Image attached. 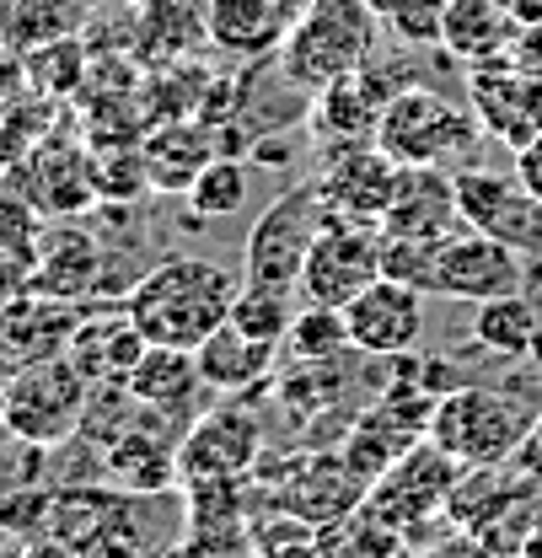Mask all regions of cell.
I'll return each mask as SVG.
<instances>
[{
	"label": "cell",
	"instance_id": "cell-18",
	"mask_svg": "<svg viewBox=\"0 0 542 558\" xmlns=\"http://www.w3.org/2000/svg\"><path fill=\"white\" fill-rule=\"evenodd\" d=\"M382 231L419 236V242H446L451 231H462L451 167H404L398 194H393V205L382 215Z\"/></svg>",
	"mask_w": 542,
	"mask_h": 558
},
{
	"label": "cell",
	"instance_id": "cell-25",
	"mask_svg": "<svg viewBox=\"0 0 542 558\" xmlns=\"http://www.w3.org/2000/svg\"><path fill=\"white\" fill-rule=\"evenodd\" d=\"M97 269H103V253L86 231L75 226H60L44 236V253H38V275H33V290L55 295V301H75L97 284Z\"/></svg>",
	"mask_w": 542,
	"mask_h": 558
},
{
	"label": "cell",
	"instance_id": "cell-3",
	"mask_svg": "<svg viewBox=\"0 0 542 558\" xmlns=\"http://www.w3.org/2000/svg\"><path fill=\"white\" fill-rule=\"evenodd\" d=\"M538 409L542 403L510 392V387L462 381V387H451V392L435 398L430 440L446 446L462 468H494V462H510L516 457V446L527 440Z\"/></svg>",
	"mask_w": 542,
	"mask_h": 558
},
{
	"label": "cell",
	"instance_id": "cell-29",
	"mask_svg": "<svg viewBox=\"0 0 542 558\" xmlns=\"http://www.w3.org/2000/svg\"><path fill=\"white\" fill-rule=\"evenodd\" d=\"M81 27V0H11V44L16 49H44V44H60V38H75Z\"/></svg>",
	"mask_w": 542,
	"mask_h": 558
},
{
	"label": "cell",
	"instance_id": "cell-39",
	"mask_svg": "<svg viewBox=\"0 0 542 558\" xmlns=\"http://www.w3.org/2000/svg\"><path fill=\"white\" fill-rule=\"evenodd\" d=\"M365 5H371V11H376V16H382V22H393V16H398V11H404L408 0H365Z\"/></svg>",
	"mask_w": 542,
	"mask_h": 558
},
{
	"label": "cell",
	"instance_id": "cell-36",
	"mask_svg": "<svg viewBox=\"0 0 542 558\" xmlns=\"http://www.w3.org/2000/svg\"><path fill=\"white\" fill-rule=\"evenodd\" d=\"M510 156H516V167H510V172H516V178H521V183L542 199V135L527 140V145H521V150H510Z\"/></svg>",
	"mask_w": 542,
	"mask_h": 558
},
{
	"label": "cell",
	"instance_id": "cell-9",
	"mask_svg": "<svg viewBox=\"0 0 542 558\" xmlns=\"http://www.w3.org/2000/svg\"><path fill=\"white\" fill-rule=\"evenodd\" d=\"M398 178H404V167L376 140H328L323 172L312 183H317V199H323L328 215L382 226V215L398 194Z\"/></svg>",
	"mask_w": 542,
	"mask_h": 558
},
{
	"label": "cell",
	"instance_id": "cell-31",
	"mask_svg": "<svg viewBox=\"0 0 542 558\" xmlns=\"http://www.w3.org/2000/svg\"><path fill=\"white\" fill-rule=\"evenodd\" d=\"M285 344L296 360H339L349 349V323H344V306H317L306 301L285 333Z\"/></svg>",
	"mask_w": 542,
	"mask_h": 558
},
{
	"label": "cell",
	"instance_id": "cell-8",
	"mask_svg": "<svg viewBox=\"0 0 542 558\" xmlns=\"http://www.w3.org/2000/svg\"><path fill=\"white\" fill-rule=\"evenodd\" d=\"M451 183H457L462 226H473V231L527 253V258L542 253V199L521 178H505V172H489L478 161H462V167H451Z\"/></svg>",
	"mask_w": 542,
	"mask_h": 558
},
{
	"label": "cell",
	"instance_id": "cell-20",
	"mask_svg": "<svg viewBox=\"0 0 542 558\" xmlns=\"http://www.w3.org/2000/svg\"><path fill=\"white\" fill-rule=\"evenodd\" d=\"M124 387L135 392L145 409L189 424V414H194V403H200V392H204V376H200L194 349L145 344V354L135 360V371L124 376Z\"/></svg>",
	"mask_w": 542,
	"mask_h": 558
},
{
	"label": "cell",
	"instance_id": "cell-13",
	"mask_svg": "<svg viewBox=\"0 0 542 558\" xmlns=\"http://www.w3.org/2000/svg\"><path fill=\"white\" fill-rule=\"evenodd\" d=\"M404 86H413V70L404 60H365L360 70H349L317 92L312 124L323 130V140H376L382 113L393 108Z\"/></svg>",
	"mask_w": 542,
	"mask_h": 558
},
{
	"label": "cell",
	"instance_id": "cell-41",
	"mask_svg": "<svg viewBox=\"0 0 542 558\" xmlns=\"http://www.w3.org/2000/svg\"><path fill=\"white\" fill-rule=\"evenodd\" d=\"M0 558H16V548H11V543H0Z\"/></svg>",
	"mask_w": 542,
	"mask_h": 558
},
{
	"label": "cell",
	"instance_id": "cell-16",
	"mask_svg": "<svg viewBox=\"0 0 542 558\" xmlns=\"http://www.w3.org/2000/svg\"><path fill=\"white\" fill-rule=\"evenodd\" d=\"M167 424H178V418L145 409L124 435H113L103 446V478L124 494H140V499H156L172 484H183V473H178V440L183 435H172Z\"/></svg>",
	"mask_w": 542,
	"mask_h": 558
},
{
	"label": "cell",
	"instance_id": "cell-1",
	"mask_svg": "<svg viewBox=\"0 0 542 558\" xmlns=\"http://www.w3.org/2000/svg\"><path fill=\"white\" fill-rule=\"evenodd\" d=\"M242 279L215 258H161L150 275L135 279L124 312L135 317V328L150 344H178L200 349L220 323H231V301H237Z\"/></svg>",
	"mask_w": 542,
	"mask_h": 558
},
{
	"label": "cell",
	"instance_id": "cell-15",
	"mask_svg": "<svg viewBox=\"0 0 542 558\" xmlns=\"http://www.w3.org/2000/svg\"><path fill=\"white\" fill-rule=\"evenodd\" d=\"M344 323H349V349H360V354H376V360L413 354L424 339V290L387 275L371 279L344 306Z\"/></svg>",
	"mask_w": 542,
	"mask_h": 558
},
{
	"label": "cell",
	"instance_id": "cell-26",
	"mask_svg": "<svg viewBox=\"0 0 542 558\" xmlns=\"http://www.w3.org/2000/svg\"><path fill=\"white\" fill-rule=\"evenodd\" d=\"M473 344L483 354H505V360H521L542 344V312L527 290L516 295H494V301H478L473 312Z\"/></svg>",
	"mask_w": 542,
	"mask_h": 558
},
{
	"label": "cell",
	"instance_id": "cell-32",
	"mask_svg": "<svg viewBox=\"0 0 542 558\" xmlns=\"http://www.w3.org/2000/svg\"><path fill=\"white\" fill-rule=\"evenodd\" d=\"M135 499L140 494H124V505L75 548L81 558H145L150 554V543H145V521H140V510H135Z\"/></svg>",
	"mask_w": 542,
	"mask_h": 558
},
{
	"label": "cell",
	"instance_id": "cell-5",
	"mask_svg": "<svg viewBox=\"0 0 542 558\" xmlns=\"http://www.w3.org/2000/svg\"><path fill=\"white\" fill-rule=\"evenodd\" d=\"M86 398H92V381L70 365V354H44V360H27L5 376V409L0 424L16 429L22 440L33 446H65L81 435V414H86Z\"/></svg>",
	"mask_w": 542,
	"mask_h": 558
},
{
	"label": "cell",
	"instance_id": "cell-40",
	"mask_svg": "<svg viewBox=\"0 0 542 558\" xmlns=\"http://www.w3.org/2000/svg\"><path fill=\"white\" fill-rule=\"evenodd\" d=\"M521 558H542V521L532 526V537H527V548H521Z\"/></svg>",
	"mask_w": 542,
	"mask_h": 558
},
{
	"label": "cell",
	"instance_id": "cell-27",
	"mask_svg": "<svg viewBox=\"0 0 542 558\" xmlns=\"http://www.w3.org/2000/svg\"><path fill=\"white\" fill-rule=\"evenodd\" d=\"M124 505V488H103V484H65L55 488V505H49V532L65 537L70 548H81L113 510Z\"/></svg>",
	"mask_w": 542,
	"mask_h": 558
},
{
	"label": "cell",
	"instance_id": "cell-35",
	"mask_svg": "<svg viewBox=\"0 0 542 558\" xmlns=\"http://www.w3.org/2000/svg\"><path fill=\"white\" fill-rule=\"evenodd\" d=\"M424 558H505V554H494V548H489L478 532H462V526H457L446 543H435V548H430Z\"/></svg>",
	"mask_w": 542,
	"mask_h": 558
},
{
	"label": "cell",
	"instance_id": "cell-37",
	"mask_svg": "<svg viewBox=\"0 0 542 558\" xmlns=\"http://www.w3.org/2000/svg\"><path fill=\"white\" fill-rule=\"evenodd\" d=\"M527 478H538L542 484V409H538V418H532V429H527V440L516 446V457H510Z\"/></svg>",
	"mask_w": 542,
	"mask_h": 558
},
{
	"label": "cell",
	"instance_id": "cell-38",
	"mask_svg": "<svg viewBox=\"0 0 542 558\" xmlns=\"http://www.w3.org/2000/svg\"><path fill=\"white\" fill-rule=\"evenodd\" d=\"M16 558H81V554L70 548L65 537L44 532V537H27V543H16Z\"/></svg>",
	"mask_w": 542,
	"mask_h": 558
},
{
	"label": "cell",
	"instance_id": "cell-33",
	"mask_svg": "<svg viewBox=\"0 0 542 558\" xmlns=\"http://www.w3.org/2000/svg\"><path fill=\"white\" fill-rule=\"evenodd\" d=\"M435 253H441V242H419V236L382 231V275L404 279V284L424 290V295H435Z\"/></svg>",
	"mask_w": 542,
	"mask_h": 558
},
{
	"label": "cell",
	"instance_id": "cell-23",
	"mask_svg": "<svg viewBox=\"0 0 542 558\" xmlns=\"http://www.w3.org/2000/svg\"><path fill=\"white\" fill-rule=\"evenodd\" d=\"M140 156H145V178L156 194H189L200 167L215 156V135L204 119H172L140 140Z\"/></svg>",
	"mask_w": 542,
	"mask_h": 558
},
{
	"label": "cell",
	"instance_id": "cell-34",
	"mask_svg": "<svg viewBox=\"0 0 542 558\" xmlns=\"http://www.w3.org/2000/svg\"><path fill=\"white\" fill-rule=\"evenodd\" d=\"M49 505H55V488L44 484H22V488H0V537H44L49 532Z\"/></svg>",
	"mask_w": 542,
	"mask_h": 558
},
{
	"label": "cell",
	"instance_id": "cell-11",
	"mask_svg": "<svg viewBox=\"0 0 542 558\" xmlns=\"http://www.w3.org/2000/svg\"><path fill=\"white\" fill-rule=\"evenodd\" d=\"M468 108L478 130L499 140L505 150H521L542 135V70H527L521 60H489L468 75Z\"/></svg>",
	"mask_w": 542,
	"mask_h": 558
},
{
	"label": "cell",
	"instance_id": "cell-10",
	"mask_svg": "<svg viewBox=\"0 0 542 558\" xmlns=\"http://www.w3.org/2000/svg\"><path fill=\"white\" fill-rule=\"evenodd\" d=\"M371 279H382V226L323 215V231L301 269V295L317 306H349Z\"/></svg>",
	"mask_w": 542,
	"mask_h": 558
},
{
	"label": "cell",
	"instance_id": "cell-7",
	"mask_svg": "<svg viewBox=\"0 0 542 558\" xmlns=\"http://www.w3.org/2000/svg\"><path fill=\"white\" fill-rule=\"evenodd\" d=\"M457 478H462V462L424 435L419 446H408L404 457L371 484L365 510L376 521H387V526H424V521L446 515V499H451Z\"/></svg>",
	"mask_w": 542,
	"mask_h": 558
},
{
	"label": "cell",
	"instance_id": "cell-30",
	"mask_svg": "<svg viewBox=\"0 0 542 558\" xmlns=\"http://www.w3.org/2000/svg\"><path fill=\"white\" fill-rule=\"evenodd\" d=\"M296 312H290V290H274V284H253L242 279L237 301H231V328H242L248 339H264V344H285Z\"/></svg>",
	"mask_w": 542,
	"mask_h": 558
},
{
	"label": "cell",
	"instance_id": "cell-17",
	"mask_svg": "<svg viewBox=\"0 0 542 558\" xmlns=\"http://www.w3.org/2000/svg\"><path fill=\"white\" fill-rule=\"evenodd\" d=\"M365 494H371V484L349 468V457L344 451H323V457H306V468L285 484L279 505L296 521H306L312 532H328V526H339L349 515H360Z\"/></svg>",
	"mask_w": 542,
	"mask_h": 558
},
{
	"label": "cell",
	"instance_id": "cell-28",
	"mask_svg": "<svg viewBox=\"0 0 542 558\" xmlns=\"http://www.w3.org/2000/svg\"><path fill=\"white\" fill-rule=\"evenodd\" d=\"M183 199H189V209H194L200 220L237 215V209L248 205V161H237V156H209Z\"/></svg>",
	"mask_w": 542,
	"mask_h": 558
},
{
	"label": "cell",
	"instance_id": "cell-12",
	"mask_svg": "<svg viewBox=\"0 0 542 558\" xmlns=\"http://www.w3.org/2000/svg\"><path fill=\"white\" fill-rule=\"evenodd\" d=\"M264 451V424L248 403H220L209 414H194V424L178 440V473L183 484L204 478H248V468Z\"/></svg>",
	"mask_w": 542,
	"mask_h": 558
},
{
	"label": "cell",
	"instance_id": "cell-6",
	"mask_svg": "<svg viewBox=\"0 0 542 558\" xmlns=\"http://www.w3.org/2000/svg\"><path fill=\"white\" fill-rule=\"evenodd\" d=\"M323 199H317V183H296L274 199L253 231H248V264H242V279L253 284H274V290H296L301 284V269H306V253L323 231Z\"/></svg>",
	"mask_w": 542,
	"mask_h": 558
},
{
	"label": "cell",
	"instance_id": "cell-42",
	"mask_svg": "<svg viewBox=\"0 0 542 558\" xmlns=\"http://www.w3.org/2000/svg\"><path fill=\"white\" fill-rule=\"evenodd\" d=\"M130 5H140V11H145V5H156V0H130Z\"/></svg>",
	"mask_w": 542,
	"mask_h": 558
},
{
	"label": "cell",
	"instance_id": "cell-21",
	"mask_svg": "<svg viewBox=\"0 0 542 558\" xmlns=\"http://www.w3.org/2000/svg\"><path fill=\"white\" fill-rule=\"evenodd\" d=\"M516 16L505 0H446L441 11V49L462 65H489V60H505L516 44Z\"/></svg>",
	"mask_w": 542,
	"mask_h": 558
},
{
	"label": "cell",
	"instance_id": "cell-14",
	"mask_svg": "<svg viewBox=\"0 0 542 558\" xmlns=\"http://www.w3.org/2000/svg\"><path fill=\"white\" fill-rule=\"evenodd\" d=\"M527 253L483 236L473 226L451 231L435 253V295H451V301H494V295H516L527 290Z\"/></svg>",
	"mask_w": 542,
	"mask_h": 558
},
{
	"label": "cell",
	"instance_id": "cell-22",
	"mask_svg": "<svg viewBox=\"0 0 542 558\" xmlns=\"http://www.w3.org/2000/svg\"><path fill=\"white\" fill-rule=\"evenodd\" d=\"M145 344H150V339L135 328V317H130V312H113V317H86V323H75L65 354L92 387H103V381H124V376L135 371V360L145 354Z\"/></svg>",
	"mask_w": 542,
	"mask_h": 558
},
{
	"label": "cell",
	"instance_id": "cell-24",
	"mask_svg": "<svg viewBox=\"0 0 542 558\" xmlns=\"http://www.w3.org/2000/svg\"><path fill=\"white\" fill-rule=\"evenodd\" d=\"M194 360H200L204 387H215V392H248V387L269 381L274 344H264V339H248L242 328L220 323V328H215V333L194 349Z\"/></svg>",
	"mask_w": 542,
	"mask_h": 558
},
{
	"label": "cell",
	"instance_id": "cell-2",
	"mask_svg": "<svg viewBox=\"0 0 542 558\" xmlns=\"http://www.w3.org/2000/svg\"><path fill=\"white\" fill-rule=\"evenodd\" d=\"M382 44V16L365 0H306L279 44V75L296 92H323L365 60H376Z\"/></svg>",
	"mask_w": 542,
	"mask_h": 558
},
{
	"label": "cell",
	"instance_id": "cell-19",
	"mask_svg": "<svg viewBox=\"0 0 542 558\" xmlns=\"http://www.w3.org/2000/svg\"><path fill=\"white\" fill-rule=\"evenodd\" d=\"M290 22L296 16L285 0H204V38L237 60L279 54Z\"/></svg>",
	"mask_w": 542,
	"mask_h": 558
},
{
	"label": "cell",
	"instance_id": "cell-4",
	"mask_svg": "<svg viewBox=\"0 0 542 558\" xmlns=\"http://www.w3.org/2000/svg\"><path fill=\"white\" fill-rule=\"evenodd\" d=\"M478 140L483 130H478L473 108H462L446 92L419 86V81L393 97V108L376 124V145L398 167H462V161H473Z\"/></svg>",
	"mask_w": 542,
	"mask_h": 558
}]
</instances>
